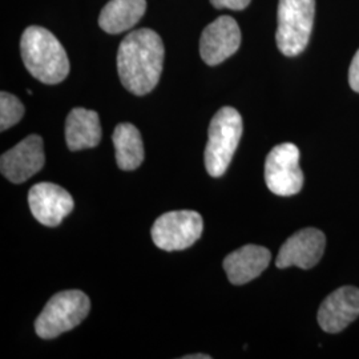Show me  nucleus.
Listing matches in <instances>:
<instances>
[{"mask_svg": "<svg viewBox=\"0 0 359 359\" xmlns=\"http://www.w3.org/2000/svg\"><path fill=\"white\" fill-rule=\"evenodd\" d=\"M163 40L149 28L136 29L123 39L117 52L121 84L133 95L144 96L157 86L164 65Z\"/></svg>", "mask_w": 359, "mask_h": 359, "instance_id": "nucleus-1", "label": "nucleus"}, {"mask_svg": "<svg viewBox=\"0 0 359 359\" xmlns=\"http://www.w3.org/2000/svg\"><path fill=\"white\" fill-rule=\"evenodd\" d=\"M20 52L28 72L44 84H59L69 74L65 47L43 27L27 28L20 39Z\"/></svg>", "mask_w": 359, "mask_h": 359, "instance_id": "nucleus-2", "label": "nucleus"}, {"mask_svg": "<svg viewBox=\"0 0 359 359\" xmlns=\"http://www.w3.org/2000/svg\"><path fill=\"white\" fill-rule=\"evenodd\" d=\"M243 136V117L237 109L224 107L213 116L205 148L206 172L221 177L231 165V158Z\"/></svg>", "mask_w": 359, "mask_h": 359, "instance_id": "nucleus-3", "label": "nucleus"}, {"mask_svg": "<svg viewBox=\"0 0 359 359\" xmlns=\"http://www.w3.org/2000/svg\"><path fill=\"white\" fill-rule=\"evenodd\" d=\"M90 310L88 295L80 290H65L53 295L35 322L40 338L52 339L75 329Z\"/></svg>", "mask_w": 359, "mask_h": 359, "instance_id": "nucleus-4", "label": "nucleus"}, {"mask_svg": "<svg viewBox=\"0 0 359 359\" xmlns=\"http://www.w3.org/2000/svg\"><path fill=\"white\" fill-rule=\"evenodd\" d=\"M316 0H280L276 41L285 56L305 51L311 36Z\"/></svg>", "mask_w": 359, "mask_h": 359, "instance_id": "nucleus-5", "label": "nucleus"}, {"mask_svg": "<svg viewBox=\"0 0 359 359\" xmlns=\"http://www.w3.org/2000/svg\"><path fill=\"white\" fill-rule=\"evenodd\" d=\"M204 221L193 210H175L161 215L152 226L154 245L165 252L184 250L200 240Z\"/></svg>", "mask_w": 359, "mask_h": 359, "instance_id": "nucleus-6", "label": "nucleus"}, {"mask_svg": "<svg viewBox=\"0 0 359 359\" xmlns=\"http://www.w3.org/2000/svg\"><path fill=\"white\" fill-rule=\"evenodd\" d=\"M265 181L277 196H293L304 187L299 168V149L292 142H283L270 151L265 161Z\"/></svg>", "mask_w": 359, "mask_h": 359, "instance_id": "nucleus-7", "label": "nucleus"}, {"mask_svg": "<svg viewBox=\"0 0 359 359\" xmlns=\"http://www.w3.org/2000/svg\"><path fill=\"white\" fill-rule=\"evenodd\" d=\"M46 163L43 139L31 135L1 154V175L13 184H22L41 170Z\"/></svg>", "mask_w": 359, "mask_h": 359, "instance_id": "nucleus-8", "label": "nucleus"}, {"mask_svg": "<svg viewBox=\"0 0 359 359\" xmlns=\"http://www.w3.org/2000/svg\"><path fill=\"white\" fill-rule=\"evenodd\" d=\"M241 46V29L231 16H219L203 31L200 55L208 65H218L229 59Z\"/></svg>", "mask_w": 359, "mask_h": 359, "instance_id": "nucleus-9", "label": "nucleus"}, {"mask_svg": "<svg viewBox=\"0 0 359 359\" xmlns=\"http://www.w3.org/2000/svg\"><path fill=\"white\" fill-rule=\"evenodd\" d=\"M32 216L44 226H57L72 210L74 198L65 188L53 182H39L28 192Z\"/></svg>", "mask_w": 359, "mask_h": 359, "instance_id": "nucleus-10", "label": "nucleus"}, {"mask_svg": "<svg viewBox=\"0 0 359 359\" xmlns=\"http://www.w3.org/2000/svg\"><path fill=\"white\" fill-rule=\"evenodd\" d=\"M326 237L316 228H306L297 231L289 237L281 246L276 258V266L285 269L289 266H298L301 269L314 268L325 252Z\"/></svg>", "mask_w": 359, "mask_h": 359, "instance_id": "nucleus-11", "label": "nucleus"}, {"mask_svg": "<svg viewBox=\"0 0 359 359\" xmlns=\"http://www.w3.org/2000/svg\"><path fill=\"white\" fill-rule=\"evenodd\" d=\"M359 317V289L344 286L337 289L322 302L318 323L326 333H341Z\"/></svg>", "mask_w": 359, "mask_h": 359, "instance_id": "nucleus-12", "label": "nucleus"}, {"mask_svg": "<svg viewBox=\"0 0 359 359\" xmlns=\"http://www.w3.org/2000/svg\"><path fill=\"white\" fill-rule=\"evenodd\" d=\"M271 255L264 246L245 245L231 252L224 259V270L233 285L253 281L269 266Z\"/></svg>", "mask_w": 359, "mask_h": 359, "instance_id": "nucleus-13", "label": "nucleus"}, {"mask_svg": "<svg viewBox=\"0 0 359 359\" xmlns=\"http://www.w3.org/2000/svg\"><path fill=\"white\" fill-rule=\"evenodd\" d=\"M102 126L97 112L74 108L65 121V142L69 151L95 148L102 142Z\"/></svg>", "mask_w": 359, "mask_h": 359, "instance_id": "nucleus-14", "label": "nucleus"}, {"mask_svg": "<svg viewBox=\"0 0 359 359\" xmlns=\"http://www.w3.org/2000/svg\"><path fill=\"white\" fill-rule=\"evenodd\" d=\"M145 10V0H111L100 13L99 26L107 34H121L136 26Z\"/></svg>", "mask_w": 359, "mask_h": 359, "instance_id": "nucleus-15", "label": "nucleus"}, {"mask_svg": "<svg viewBox=\"0 0 359 359\" xmlns=\"http://www.w3.org/2000/svg\"><path fill=\"white\" fill-rule=\"evenodd\" d=\"M112 142L115 145L116 161L121 170H135L142 165L145 157L144 144L139 129L133 124H118Z\"/></svg>", "mask_w": 359, "mask_h": 359, "instance_id": "nucleus-16", "label": "nucleus"}, {"mask_svg": "<svg viewBox=\"0 0 359 359\" xmlns=\"http://www.w3.org/2000/svg\"><path fill=\"white\" fill-rule=\"evenodd\" d=\"M25 112H26L25 105L16 96H13L8 92L0 93V130L1 132L16 126L25 116Z\"/></svg>", "mask_w": 359, "mask_h": 359, "instance_id": "nucleus-17", "label": "nucleus"}, {"mask_svg": "<svg viewBox=\"0 0 359 359\" xmlns=\"http://www.w3.org/2000/svg\"><path fill=\"white\" fill-rule=\"evenodd\" d=\"M252 0H210L213 7L216 8H229L234 11L245 10Z\"/></svg>", "mask_w": 359, "mask_h": 359, "instance_id": "nucleus-18", "label": "nucleus"}, {"mask_svg": "<svg viewBox=\"0 0 359 359\" xmlns=\"http://www.w3.org/2000/svg\"><path fill=\"white\" fill-rule=\"evenodd\" d=\"M348 83L353 90L359 92V50L355 53L348 69Z\"/></svg>", "mask_w": 359, "mask_h": 359, "instance_id": "nucleus-19", "label": "nucleus"}, {"mask_svg": "<svg viewBox=\"0 0 359 359\" xmlns=\"http://www.w3.org/2000/svg\"><path fill=\"white\" fill-rule=\"evenodd\" d=\"M212 357L208 354H194V355H185L182 359H210Z\"/></svg>", "mask_w": 359, "mask_h": 359, "instance_id": "nucleus-20", "label": "nucleus"}]
</instances>
